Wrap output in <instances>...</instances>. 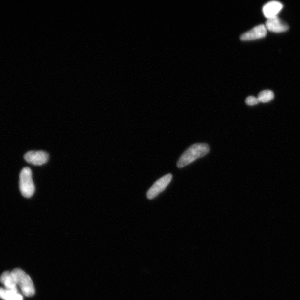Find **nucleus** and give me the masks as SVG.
<instances>
[{"label": "nucleus", "instance_id": "obj_5", "mask_svg": "<svg viewBox=\"0 0 300 300\" xmlns=\"http://www.w3.org/2000/svg\"><path fill=\"white\" fill-rule=\"evenodd\" d=\"M26 162L33 165H42L46 164L49 155L43 151H30L24 155Z\"/></svg>", "mask_w": 300, "mask_h": 300}, {"label": "nucleus", "instance_id": "obj_4", "mask_svg": "<svg viewBox=\"0 0 300 300\" xmlns=\"http://www.w3.org/2000/svg\"><path fill=\"white\" fill-rule=\"evenodd\" d=\"M172 179V175L169 173L156 181L154 185L151 187V188L148 190L147 193V199L151 200L157 197L159 194L166 189L167 186L170 183Z\"/></svg>", "mask_w": 300, "mask_h": 300}, {"label": "nucleus", "instance_id": "obj_2", "mask_svg": "<svg viewBox=\"0 0 300 300\" xmlns=\"http://www.w3.org/2000/svg\"><path fill=\"white\" fill-rule=\"evenodd\" d=\"M17 287L26 297H31L35 294V288L30 277L21 269L16 268L12 272Z\"/></svg>", "mask_w": 300, "mask_h": 300}, {"label": "nucleus", "instance_id": "obj_7", "mask_svg": "<svg viewBox=\"0 0 300 300\" xmlns=\"http://www.w3.org/2000/svg\"><path fill=\"white\" fill-rule=\"evenodd\" d=\"M265 26L269 31L277 33L285 32L289 29L288 24L277 16L267 19Z\"/></svg>", "mask_w": 300, "mask_h": 300}, {"label": "nucleus", "instance_id": "obj_11", "mask_svg": "<svg viewBox=\"0 0 300 300\" xmlns=\"http://www.w3.org/2000/svg\"><path fill=\"white\" fill-rule=\"evenodd\" d=\"M274 98V93L271 90H264L260 92L258 99L260 102L267 103L272 101Z\"/></svg>", "mask_w": 300, "mask_h": 300}, {"label": "nucleus", "instance_id": "obj_12", "mask_svg": "<svg viewBox=\"0 0 300 300\" xmlns=\"http://www.w3.org/2000/svg\"><path fill=\"white\" fill-rule=\"evenodd\" d=\"M259 102L258 98H255L253 96H250L246 99V103L249 106H254L257 105Z\"/></svg>", "mask_w": 300, "mask_h": 300}, {"label": "nucleus", "instance_id": "obj_3", "mask_svg": "<svg viewBox=\"0 0 300 300\" xmlns=\"http://www.w3.org/2000/svg\"><path fill=\"white\" fill-rule=\"evenodd\" d=\"M20 190L23 197H32L35 191V187L32 178V172L29 167H25L20 175Z\"/></svg>", "mask_w": 300, "mask_h": 300}, {"label": "nucleus", "instance_id": "obj_6", "mask_svg": "<svg viewBox=\"0 0 300 300\" xmlns=\"http://www.w3.org/2000/svg\"><path fill=\"white\" fill-rule=\"evenodd\" d=\"M267 29L264 25L256 26L253 29L241 34L242 41H251L259 40L267 36Z\"/></svg>", "mask_w": 300, "mask_h": 300}, {"label": "nucleus", "instance_id": "obj_10", "mask_svg": "<svg viewBox=\"0 0 300 300\" xmlns=\"http://www.w3.org/2000/svg\"><path fill=\"white\" fill-rule=\"evenodd\" d=\"M0 298L4 300H23V296L18 291L0 288Z\"/></svg>", "mask_w": 300, "mask_h": 300}, {"label": "nucleus", "instance_id": "obj_9", "mask_svg": "<svg viewBox=\"0 0 300 300\" xmlns=\"http://www.w3.org/2000/svg\"><path fill=\"white\" fill-rule=\"evenodd\" d=\"M1 283L5 286L6 289L18 291L16 281L13 276L12 272L6 271L3 272L0 277Z\"/></svg>", "mask_w": 300, "mask_h": 300}, {"label": "nucleus", "instance_id": "obj_1", "mask_svg": "<svg viewBox=\"0 0 300 300\" xmlns=\"http://www.w3.org/2000/svg\"><path fill=\"white\" fill-rule=\"evenodd\" d=\"M209 145L206 143H196L191 146L182 154L177 163L178 168H183L195 160L203 157L210 151Z\"/></svg>", "mask_w": 300, "mask_h": 300}, {"label": "nucleus", "instance_id": "obj_8", "mask_svg": "<svg viewBox=\"0 0 300 300\" xmlns=\"http://www.w3.org/2000/svg\"><path fill=\"white\" fill-rule=\"evenodd\" d=\"M283 5L276 1H272L265 4L263 8L264 16L267 19L276 17L277 14L282 10Z\"/></svg>", "mask_w": 300, "mask_h": 300}]
</instances>
